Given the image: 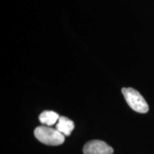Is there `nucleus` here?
<instances>
[{
  "label": "nucleus",
  "mask_w": 154,
  "mask_h": 154,
  "mask_svg": "<svg viewBox=\"0 0 154 154\" xmlns=\"http://www.w3.org/2000/svg\"><path fill=\"white\" fill-rule=\"evenodd\" d=\"M34 136L40 142L48 146H59L65 140L64 135L49 126H39L34 130Z\"/></svg>",
  "instance_id": "obj_1"
},
{
  "label": "nucleus",
  "mask_w": 154,
  "mask_h": 154,
  "mask_svg": "<svg viewBox=\"0 0 154 154\" xmlns=\"http://www.w3.org/2000/svg\"><path fill=\"white\" fill-rule=\"evenodd\" d=\"M121 91L127 103L133 110L140 113L149 111V105L138 91L133 88H123Z\"/></svg>",
  "instance_id": "obj_2"
},
{
  "label": "nucleus",
  "mask_w": 154,
  "mask_h": 154,
  "mask_svg": "<svg viewBox=\"0 0 154 154\" xmlns=\"http://www.w3.org/2000/svg\"><path fill=\"white\" fill-rule=\"evenodd\" d=\"M84 154H113V148L104 141L99 140H90L83 148Z\"/></svg>",
  "instance_id": "obj_3"
},
{
  "label": "nucleus",
  "mask_w": 154,
  "mask_h": 154,
  "mask_svg": "<svg viewBox=\"0 0 154 154\" xmlns=\"http://www.w3.org/2000/svg\"><path fill=\"white\" fill-rule=\"evenodd\" d=\"M74 128V123L66 116H60L56 125V129L63 135L69 136Z\"/></svg>",
  "instance_id": "obj_4"
},
{
  "label": "nucleus",
  "mask_w": 154,
  "mask_h": 154,
  "mask_svg": "<svg viewBox=\"0 0 154 154\" xmlns=\"http://www.w3.org/2000/svg\"><path fill=\"white\" fill-rule=\"evenodd\" d=\"M59 116L57 113L52 111H44L39 115L38 119L42 124L47 125L48 126H53L59 121Z\"/></svg>",
  "instance_id": "obj_5"
}]
</instances>
